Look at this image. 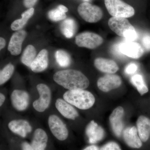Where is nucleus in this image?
<instances>
[{
    "label": "nucleus",
    "mask_w": 150,
    "mask_h": 150,
    "mask_svg": "<svg viewBox=\"0 0 150 150\" xmlns=\"http://www.w3.org/2000/svg\"><path fill=\"white\" fill-rule=\"evenodd\" d=\"M54 81L69 90H83L89 85V81L82 73L76 70L59 71L54 74Z\"/></svg>",
    "instance_id": "1"
},
{
    "label": "nucleus",
    "mask_w": 150,
    "mask_h": 150,
    "mask_svg": "<svg viewBox=\"0 0 150 150\" xmlns=\"http://www.w3.org/2000/svg\"><path fill=\"white\" fill-rule=\"evenodd\" d=\"M63 98L70 104L82 110L91 108L95 102L93 94L84 90L68 91L64 93Z\"/></svg>",
    "instance_id": "2"
},
{
    "label": "nucleus",
    "mask_w": 150,
    "mask_h": 150,
    "mask_svg": "<svg viewBox=\"0 0 150 150\" xmlns=\"http://www.w3.org/2000/svg\"><path fill=\"white\" fill-rule=\"evenodd\" d=\"M108 25L112 31L127 40L134 41L138 37L136 29L125 18L112 17L108 20Z\"/></svg>",
    "instance_id": "3"
},
{
    "label": "nucleus",
    "mask_w": 150,
    "mask_h": 150,
    "mask_svg": "<svg viewBox=\"0 0 150 150\" xmlns=\"http://www.w3.org/2000/svg\"><path fill=\"white\" fill-rule=\"evenodd\" d=\"M105 4L108 11L112 17L128 18L135 14L134 8L122 0H105Z\"/></svg>",
    "instance_id": "4"
},
{
    "label": "nucleus",
    "mask_w": 150,
    "mask_h": 150,
    "mask_svg": "<svg viewBox=\"0 0 150 150\" xmlns=\"http://www.w3.org/2000/svg\"><path fill=\"white\" fill-rule=\"evenodd\" d=\"M78 12L84 20L90 23L97 22L102 18L103 13L98 6L90 3H82L78 7Z\"/></svg>",
    "instance_id": "5"
},
{
    "label": "nucleus",
    "mask_w": 150,
    "mask_h": 150,
    "mask_svg": "<svg viewBox=\"0 0 150 150\" xmlns=\"http://www.w3.org/2000/svg\"><path fill=\"white\" fill-rule=\"evenodd\" d=\"M103 40L100 35L91 32L80 33L75 38V43L80 47L95 49L100 46Z\"/></svg>",
    "instance_id": "6"
},
{
    "label": "nucleus",
    "mask_w": 150,
    "mask_h": 150,
    "mask_svg": "<svg viewBox=\"0 0 150 150\" xmlns=\"http://www.w3.org/2000/svg\"><path fill=\"white\" fill-rule=\"evenodd\" d=\"M37 89L39 98L33 102V106L36 111L43 112L50 105L51 99V90L48 86L43 83L38 85Z\"/></svg>",
    "instance_id": "7"
},
{
    "label": "nucleus",
    "mask_w": 150,
    "mask_h": 150,
    "mask_svg": "<svg viewBox=\"0 0 150 150\" xmlns=\"http://www.w3.org/2000/svg\"><path fill=\"white\" fill-rule=\"evenodd\" d=\"M48 124L51 133L56 139L64 141L69 136V131L66 125L57 115H51L48 119Z\"/></svg>",
    "instance_id": "8"
},
{
    "label": "nucleus",
    "mask_w": 150,
    "mask_h": 150,
    "mask_svg": "<svg viewBox=\"0 0 150 150\" xmlns=\"http://www.w3.org/2000/svg\"><path fill=\"white\" fill-rule=\"evenodd\" d=\"M118 49L122 54L134 59H139L144 53V48L141 44L129 40L119 44Z\"/></svg>",
    "instance_id": "9"
},
{
    "label": "nucleus",
    "mask_w": 150,
    "mask_h": 150,
    "mask_svg": "<svg viewBox=\"0 0 150 150\" xmlns=\"http://www.w3.org/2000/svg\"><path fill=\"white\" fill-rule=\"evenodd\" d=\"M122 81L120 76L116 75L107 74L98 79L97 86L98 88L104 92H107L121 85Z\"/></svg>",
    "instance_id": "10"
},
{
    "label": "nucleus",
    "mask_w": 150,
    "mask_h": 150,
    "mask_svg": "<svg viewBox=\"0 0 150 150\" xmlns=\"http://www.w3.org/2000/svg\"><path fill=\"white\" fill-rule=\"evenodd\" d=\"M11 100L13 106L16 110L23 111L29 104V95L24 91L15 90L11 94Z\"/></svg>",
    "instance_id": "11"
},
{
    "label": "nucleus",
    "mask_w": 150,
    "mask_h": 150,
    "mask_svg": "<svg viewBox=\"0 0 150 150\" xmlns=\"http://www.w3.org/2000/svg\"><path fill=\"white\" fill-rule=\"evenodd\" d=\"M26 35L27 33L24 30H19L13 34L8 47L11 55L18 56L21 53L22 45Z\"/></svg>",
    "instance_id": "12"
},
{
    "label": "nucleus",
    "mask_w": 150,
    "mask_h": 150,
    "mask_svg": "<svg viewBox=\"0 0 150 150\" xmlns=\"http://www.w3.org/2000/svg\"><path fill=\"white\" fill-rule=\"evenodd\" d=\"M123 114V108L119 106L113 110L109 117V121L112 131L118 137L121 136L123 129V123L122 121Z\"/></svg>",
    "instance_id": "13"
},
{
    "label": "nucleus",
    "mask_w": 150,
    "mask_h": 150,
    "mask_svg": "<svg viewBox=\"0 0 150 150\" xmlns=\"http://www.w3.org/2000/svg\"><path fill=\"white\" fill-rule=\"evenodd\" d=\"M86 135L90 144H94L101 141L104 137V130L94 121L88 123L86 129Z\"/></svg>",
    "instance_id": "14"
},
{
    "label": "nucleus",
    "mask_w": 150,
    "mask_h": 150,
    "mask_svg": "<svg viewBox=\"0 0 150 150\" xmlns=\"http://www.w3.org/2000/svg\"><path fill=\"white\" fill-rule=\"evenodd\" d=\"M9 129L14 134L23 138L26 137L28 133L32 131V127L26 120H14L10 121L8 124Z\"/></svg>",
    "instance_id": "15"
},
{
    "label": "nucleus",
    "mask_w": 150,
    "mask_h": 150,
    "mask_svg": "<svg viewBox=\"0 0 150 150\" xmlns=\"http://www.w3.org/2000/svg\"><path fill=\"white\" fill-rule=\"evenodd\" d=\"M56 108L63 116L68 119L75 120L79 113L74 108L64 99L58 98L55 103Z\"/></svg>",
    "instance_id": "16"
},
{
    "label": "nucleus",
    "mask_w": 150,
    "mask_h": 150,
    "mask_svg": "<svg viewBox=\"0 0 150 150\" xmlns=\"http://www.w3.org/2000/svg\"><path fill=\"white\" fill-rule=\"evenodd\" d=\"M123 137L126 144L131 147L139 149L142 147V140L138 136L137 129L134 126L126 128L123 131Z\"/></svg>",
    "instance_id": "17"
},
{
    "label": "nucleus",
    "mask_w": 150,
    "mask_h": 150,
    "mask_svg": "<svg viewBox=\"0 0 150 150\" xmlns=\"http://www.w3.org/2000/svg\"><path fill=\"white\" fill-rule=\"evenodd\" d=\"M48 65V52L46 49L40 51L31 64L30 69L35 73L43 71Z\"/></svg>",
    "instance_id": "18"
},
{
    "label": "nucleus",
    "mask_w": 150,
    "mask_h": 150,
    "mask_svg": "<svg viewBox=\"0 0 150 150\" xmlns=\"http://www.w3.org/2000/svg\"><path fill=\"white\" fill-rule=\"evenodd\" d=\"M94 65L98 70L102 72L113 74L118 71V65L111 59L98 58L94 61Z\"/></svg>",
    "instance_id": "19"
},
{
    "label": "nucleus",
    "mask_w": 150,
    "mask_h": 150,
    "mask_svg": "<svg viewBox=\"0 0 150 150\" xmlns=\"http://www.w3.org/2000/svg\"><path fill=\"white\" fill-rule=\"evenodd\" d=\"M48 141L46 132L43 129H36L34 131L31 146L34 150H45Z\"/></svg>",
    "instance_id": "20"
},
{
    "label": "nucleus",
    "mask_w": 150,
    "mask_h": 150,
    "mask_svg": "<svg viewBox=\"0 0 150 150\" xmlns=\"http://www.w3.org/2000/svg\"><path fill=\"white\" fill-rule=\"evenodd\" d=\"M137 129L141 140L146 142L150 137V119L141 115L137 121Z\"/></svg>",
    "instance_id": "21"
},
{
    "label": "nucleus",
    "mask_w": 150,
    "mask_h": 150,
    "mask_svg": "<svg viewBox=\"0 0 150 150\" xmlns=\"http://www.w3.org/2000/svg\"><path fill=\"white\" fill-rule=\"evenodd\" d=\"M60 30L65 37L71 38L73 37L76 31V23L73 19H67L61 23Z\"/></svg>",
    "instance_id": "22"
},
{
    "label": "nucleus",
    "mask_w": 150,
    "mask_h": 150,
    "mask_svg": "<svg viewBox=\"0 0 150 150\" xmlns=\"http://www.w3.org/2000/svg\"><path fill=\"white\" fill-rule=\"evenodd\" d=\"M34 9L33 8H29L22 14V18L15 21L11 25V29L14 31L21 29L27 23L28 20L33 15Z\"/></svg>",
    "instance_id": "23"
},
{
    "label": "nucleus",
    "mask_w": 150,
    "mask_h": 150,
    "mask_svg": "<svg viewBox=\"0 0 150 150\" xmlns=\"http://www.w3.org/2000/svg\"><path fill=\"white\" fill-rule=\"evenodd\" d=\"M36 51L34 46L32 45H28L23 53L21 62L23 64L30 68L31 64L36 57Z\"/></svg>",
    "instance_id": "24"
},
{
    "label": "nucleus",
    "mask_w": 150,
    "mask_h": 150,
    "mask_svg": "<svg viewBox=\"0 0 150 150\" xmlns=\"http://www.w3.org/2000/svg\"><path fill=\"white\" fill-rule=\"evenodd\" d=\"M131 81L132 84L136 87L137 90L141 95L144 94L149 91V89L145 84L142 75H134L131 77Z\"/></svg>",
    "instance_id": "25"
},
{
    "label": "nucleus",
    "mask_w": 150,
    "mask_h": 150,
    "mask_svg": "<svg viewBox=\"0 0 150 150\" xmlns=\"http://www.w3.org/2000/svg\"><path fill=\"white\" fill-rule=\"evenodd\" d=\"M55 58L56 62L60 67L65 68L69 67L71 64V56L64 50H60L56 51Z\"/></svg>",
    "instance_id": "26"
},
{
    "label": "nucleus",
    "mask_w": 150,
    "mask_h": 150,
    "mask_svg": "<svg viewBox=\"0 0 150 150\" xmlns=\"http://www.w3.org/2000/svg\"><path fill=\"white\" fill-rule=\"evenodd\" d=\"M14 71V67L10 64L7 65L0 72V84L1 85L5 83L12 76Z\"/></svg>",
    "instance_id": "27"
},
{
    "label": "nucleus",
    "mask_w": 150,
    "mask_h": 150,
    "mask_svg": "<svg viewBox=\"0 0 150 150\" xmlns=\"http://www.w3.org/2000/svg\"><path fill=\"white\" fill-rule=\"evenodd\" d=\"M48 16L49 18L53 21H60L67 18L66 13L63 12L58 7L49 11L48 13Z\"/></svg>",
    "instance_id": "28"
},
{
    "label": "nucleus",
    "mask_w": 150,
    "mask_h": 150,
    "mask_svg": "<svg viewBox=\"0 0 150 150\" xmlns=\"http://www.w3.org/2000/svg\"><path fill=\"white\" fill-rule=\"evenodd\" d=\"M100 150H121L119 145L114 142H110L103 146Z\"/></svg>",
    "instance_id": "29"
},
{
    "label": "nucleus",
    "mask_w": 150,
    "mask_h": 150,
    "mask_svg": "<svg viewBox=\"0 0 150 150\" xmlns=\"http://www.w3.org/2000/svg\"><path fill=\"white\" fill-rule=\"evenodd\" d=\"M142 43L147 51H150V34H145L142 38Z\"/></svg>",
    "instance_id": "30"
},
{
    "label": "nucleus",
    "mask_w": 150,
    "mask_h": 150,
    "mask_svg": "<svg viewBox=\"0 0 150 150\" xmlns=\"http://www.w3.org/2000/svg\"><path fill=\"white\" fill-rule=\"evenodd\" d=\"M137 66L134 63H131L126 66L125 68V71L128 74H132L137 71Z\"/></svg>",
    "instance_id": "31"
},
{
    "label": "nucleus",
    "mask_w": 150,
    "mask_h": 150,
    "mask_svg": "<svg viewBox=\"0 0 150 150\" xmlns=\"http://www.w3.org/2000/svg\"><path fill=\"white\" fill-rule=\"evenodd\" d=\"M38 0H24L23 4L25 7L30 8H33L36 3Z\"/></svg>",
    "instance_id": "32"
},
{
    "label": "nucleus",
    "mask_w": 150,
    "mask_h": 150,
    "mask_svg": "<svg viewBox=\"0 0 150 150\" xmlns=\"http://www.w3.org/2000/svg\"><path fill=\"white\" fill-rule=\"evenodd\" d=\"M21 146L23 150H34L31 146V145L26 142L23 143Z\"/></svg>",
    "instance_id": "33"
},
{
    "label": "nucleus",
    "mask_w": 150,
    "mask_h": 150,
    "mask_svg": "<svg viewBox=\"0 0 150 150\" xmlns=\"http://www.w3.org/2000/svg\"><path fill=\"white\" fill-rule=\"evenodd\" d=\"M5 46V40L3 38L1 37V38H0V49H1V50H2L4 48Z\"/></svg>",
    "instance_id": "34"
},
{
    "label": "nucleus",
    "mask_w": 150,
    "mask_h": 150,
    "mask_svg": "<svg viewBox=\"0 0 150 150\" xmlns=\"http://www.w3.org/2000/svg\"><path fill=\"white\" fill-rule=\"evenodd\" d=\"M83 150H99V149L96 146L91 145V146H88Z\"/></svg>",
    "instance_id": "35"
},
{
    "label": "nucleus",
    "mask_w": 150,
    "mask_h": 150,
    "mask_svg": "<svg viewBox=\"0 0 150 150\" xmlns=\"http://www.w3.org/2000/svg\"><path fill=\"white\" fill-rule=\"evenodd\" d=\"M5 96L3 93L0 94V106H1L5 101Z\"/></svg>",
    "instance_id": "36"
},
{
    "label": "nucleus",
    "mask_w": 150,
    "mask_h": 150,
    "mask_svg": "<svg viewBox=\"0 0 150 150\" xmlns=\"http://www.w3.org/2000/svg\"><path fill=\"white\" fill-rule=\"evenodd\" d=\"M58 8L59 9H60L61 11H62L63 12L65 13H66V12H68V8H67V7L65 6H64L62 5H60L58 6Z\"/></svg>",
    "instance_id": "37"
},
{
    "label": "nucleus",
    "mask_w": 150,
    "mask_h": 150,
    "mask_svg": "<svg viewBox=\"0 0 150 150\" xmlns=\"http://www.w3.org/2000/svg\"><path fill=\"white\" fill-rule=\"evenodd\" d=\"M84 1H88V0H84Z\"/></svg>",
    "instance_id": "38"
}]
</instances>
